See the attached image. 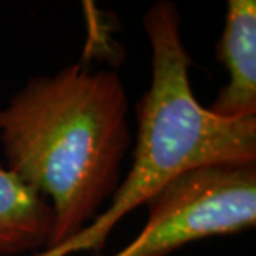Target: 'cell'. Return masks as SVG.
Masks as SVG:
<instances>
[{"label":"cell","mask_w":256,"mask_h":256,"mask_svg":"<svg viewBox=\"0 0 256 256\" xmlns=\"http://www.w3.org/2000/svg\"><path fill=\"white\" fill-rule=\"evenodd\" d=\"M0 143L5 170L52 208L47 250L62 246L100 216L124 182L132 145L124 82L84 64L34 76L0 108Z\"/></svg>","instance_id":"6da1fadb"},{"label":"cell","mask_w":256,"mask_h":256,"mask_svg":"<svg viewBox=\"0 0 256 256\" xmlns=\"http://www.w3.org/2000/svg\"><path fill=\"white\" fill-rule=\"evenodd\" d=\"M152 47L150 88L136 106L132 170L110 204L78 236L32 256L98 253L125 214L183 173L223 163H256V116L223 118L200 105L190 84L192 58L182 40L176 5L153 4L143 17Z\"/></svg>","instance_id":"7a4b0ae2"},{"label":"cell","mask_w":256,"mask_h":256,"mask_svg":"<svg viewBox=\"0 0 256 256\" xmlns=\"http://www.w3.org/2000/svg\"><path fill=\"white\" fill-rule=\"evenodd\" d=\"M140 234L114 256H165L183 244L234 234L256 223V163L202 166L146 202Z\"/></svg>","instance_id":"3957f363"},{"label":"cell","mask_w":256,"mask_h":256,"mask_svg":"<svg viewBox=\"0 0 256 256\" xmlns=\"http://www.w3.org/2000/svg\"><path fill=\"white\" fill-rule=\"evenodd\" d=\"M216 58L230 80L208 106L223 118L256 116V2L230 0Z\"/></svg>","instance_id":"277c9868"},{"label":"cell","mask_w":256,"mask_h":256,"mask_svg":"<svg viewBox=\"0 0 256 256\" xmlns=\"http://www.w3.org/2000/svg\"><path fill=\"white\" fill-rule=\"evenodd\" d=\"M54 228L48 202L0 168V256H22L47 250Z\"/></svg>","instance_id":"5b68a950"}]
</instances>
